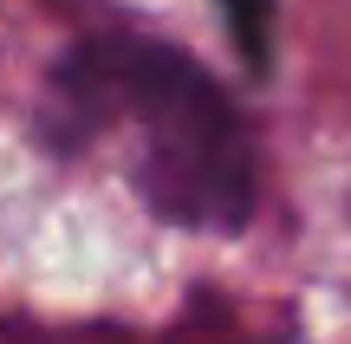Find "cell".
Wrapping results in <instances>:
<instances>
[{"instance_id":"cell-2","label":"cell","mask_w":351,"mask_h":344,"mask_svg":"<svg viewBox=\"0 0 351 344\" xmlns=\"http://www.w3.org/2000/svg\"><path fill=\"white\" fill-rule=\"evenodd\" d=\"M221 13H228V33H234L241 59L254 72H267V59H274V0H221Z\"/></svg>"},{"instance_id":"cell-1","label":"cell","mask_w":351,"mask_h":344,"mask_svg":"<svg viewBox=\"0 0 351 344\" xmlns=\"http://www.w3.org/2000/svg\"><path fill=\"white\" fill-rule=\"evenodd\" d=\"M59 98L85 130L124 143L137 195L182 228H241L254 208V150L228 91L189 52L104 33L65 59Z\"/></svg>"}]
</instances>
